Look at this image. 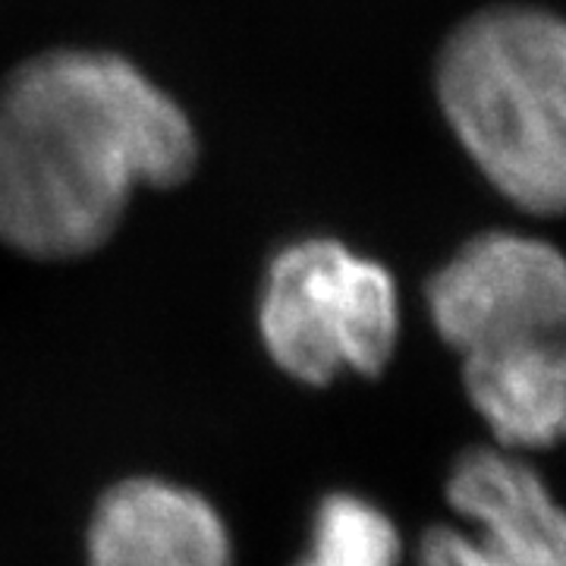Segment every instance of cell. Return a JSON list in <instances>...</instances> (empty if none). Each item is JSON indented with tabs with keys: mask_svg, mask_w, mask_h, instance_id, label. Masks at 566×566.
<instances>
[{
	"mask_svg": "<svg viewBox=\"0 0 566 566\" xmlns=\"http://www.w3.org/2000/svg\"><path fill=\"white\" fill-rule=\"evenodd\" d=\"M199 133L139 63L51 48L0 82V243L41 262L102 249L142 189L196 174Z\"/></svg>",
	"mask_w": 566,
	"mask_h": 566,
	"instance_id": "1",
	"label": "cell"
},
{
	"mask_svg": "<svg viewBox=\"0 0 566 566\" xmlns=\"http://www.w3.org/2000/svg\"><path fill=\"white\" fill-rule=\"evenodd\" d=\"M438 104L465 155L528 214H566V20L485 7L438 54Z\"/></svg>",
	"mask_w": 566,
	"mask_h": 566,
	"instance_id": "2",
	"label": "cell"
},
{
	"mask_svg": "<svg viewBox=\"0 0 566 566\" xmlns=\"http://www.w3.org/2000/svg\"><path fill=\"white\" fill-rule=\"evenodd\" d=\"M259 334L268 356L296 381L371 378L394 359L400 337L397 281L344 240H293L264 271Z\"/></svg>",
	"mask_w": 566,
	"mask_h": 566,
	"instance_id": "3",
	"label": "cell"
},
{
	"mask_svg": "<svg viewBox=\"0 0 566 566\" xmlns=\"http://www.w3.org/2000/svg\"><path fill=\"white\" fill-rule=\"evenodd\" d=\"M424 305L460 356L566 337V255L528 233L488 230L428 277Z\"/></svg>",
	"mask_w": 566,
	"mask_h": 566,
	"instance_id": "4",
	"label": "cell"
},
{
	"mask_svg": "<svg viewBox=\"0 0 566 566\" xmlns=\"http://www.w3.org/2000/svg\"><path fill=\"white\" fill-rule=\"evenodd\" d=\"M457 526H431L419 566H566V506L526 453L472 447L447 479Z\"/></svg>",
	"mask_w": 566,
	"mask_h": 566,
	"instance_id": "5",
	"label": "cell"
},
{
	"mask_svg": "<svg viewBox=\"0 0 566 566\" xmlns=\"http://www.w3.org/2000/svg\"><path fill=\"white\" fill-rule=\"evenodd\" d=\"M88 566H233L218 510L158 479L117 485L88 532Z\"/></svg>",
	"mask_w": 566,
	"mask_h": 566,
	"instance_id": "6",
	"label": "cell"
},
{
	"mask_svg": "<svg viewBox=\"0 0 566 566\" xmlns=\"http://www.w3.org/2000/svg\"><path fill=\"white\" fill-rule=\"evenodd\" d=\"M463 387L497 447L532 453L566 441V337L463 356Z\"/></svg>",
	"mask_w": 566,
	"mask_h": 566,
	"instance_id": "7",
	"label": "cell"
},
{
	"mask_svg": "<svg viewBox=\"0 0 566 566\" xmlns=\"http://www.w3.org/2000/svg\"><path fill=\"white\" fill-rule=\"evenodd\" d=\"M400 532L381 506L331 494L315 516L312 547L300 566H400Z\"/></svg>",
	"mask_w": 566,
	"mask_h": 566,
	"instance_id": "8",
	"label": "cell"
}]
</instances>
